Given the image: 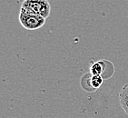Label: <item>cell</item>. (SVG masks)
I'll return each instance as SVG.
<instances>
[{"label":"cell","mask_w":128,"mask_h":118,"mask_svg":"<svg viewBox=\"0 0 128 118\" xmlns=\"http://www.w3.org/2000/svg\"><path fill=\"white\" fill-rule=\"evenodd\" d=\"M20 10L41 16L46 19L50 16L51 6L47 0H24Z\"/></svg>","instance_id":"1"},{"label":"cell","mask_w":128,"mask_h":118,"mask_svg":"<svg viewBox=\"0 0 128 118\" xmlns=\"http://www.w3.org/2000/svg\"><path fill=\"white\" fill-rule=\"evenodd\" d=\"M46 20V19L44 17L41 16L20 10L19 22L25 29L27 30L39 29V28H41L44 25Z\"/></svg>","instance_id":"2"},{"label":"cell","mask_w":128,"mask_h":118,"mask_svg":"<svg viewBox=\"0 0 128 118\" xmlns=\"http://www.w3.org/2000/svg\"><path fill=\"white\" fill-rule=\"evenodd\" d=\"M119 102L121 107L126 112V114H128V84L124 86L119 93Z\"/></svg>","instance_id":"3"},{"label":"cell","mask_w":128,"mask_h":118,"mask_svg":"<svg viewBox=\"0 0 128 118\" xmlns=\"http://www.w3.org/2000/svg\"><path fill=\"white\" fill-rule=\"evenodd\" d=\"M91 77H92V74L89 72L87 74H86L84 76H82L81 78V87L84 89V91L89 92V93H92V92L96 91V89L93 88V86L91 84Z\"/></svg>","instance_id":"4"},{"label":"cell","mask_w":128,"mask_h":118,"mask_svg":"<svg viewBox=\"0 0 128 118\" xmlns=\"http://www.w3.org/2000/svg\"><path fill=\"white\" fill-rule=\"evenodd\" d=\"M104 79L102 77V76H93V74H92L91 84H92V86H93V88H94L96 90L100 88L104 83Z\"/></svg>","instance_id":"5"}]
</instances>
